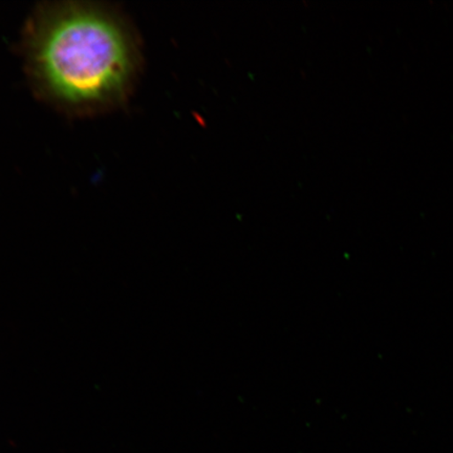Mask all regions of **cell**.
<instances>
[{
  "instance_id": "cell-1",
  "label": "cell",
  "mask_w": 453,
  "mask_h": 453,
  "mask_svg": "<svg viewBox=\"0 0 453 453\" xmlns=\"http://www.w3.org/2000/svg\"><path fill=\"white\" fill-rule=\"evenodd\" d=\"M20 50L33 93L69 117L126 106L143 70L137 30L106 4H39L27 17Z\"/></svg>"
}]
</instances>
